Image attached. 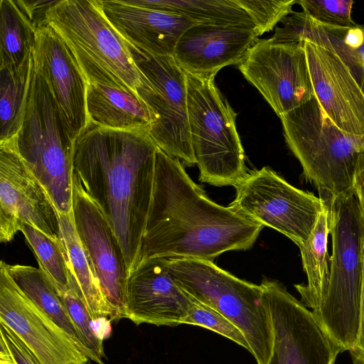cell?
Wrapping results in <instances>:
<instances>
[{
    "instance_id": "obj_15",
    "label": "cell",
    "mask_w": 364,
    "mask_h": 364,
    "mask_svg": "<svg viewBox=\"0 0 364 364\" xmlns=\"http://www.w3.org/2000/svg\"><path fill=\"white\" fill-rule=\"evenodd\" d=\"M0 322L8 326L41 364H86L89 358L70 336L15 284L0 264Z\"/></svg>"
},
{
    "instance_id": "obj_33",
    "label": "cell",
    "mask_w": 364,
    "mask_h": 364,
    "mask_svg": "<svg viewBox=\"0 0 364 364\" xmlns=\"http://www.w3.org/2000/svg\"><path fill=\"white\" fill-rule=\"evenodd\" d=\"M296 4L318 23L341 27L356 25L351 17L352 0H298Z\"/></svg>"
},
{
    "instance_id": "obj_12",
    "label": "cell",
    "mask_w": 364,
    "mask_h": 364,
    "mask_svg": "<svg viewBox=\"0 0 364 364\" xmlns=\"http://www.w3.org/2000/svg\"><path fill=\"white\" fill-rule=\"evenodd\" d=\"M260 286L269 311L274 350L281 364H334L343 352L326 333L312 311L279 282L264 280Z\"/></svg>"
},
{
    "instance_id": "obj_3",
    "label": "cell",
    "mask_w": 364,
    "mask_h": 364,
    "mask_svg": "<svg viewBox=\"0 0 364 364\" xmlns=\"http://www.w3.org/2000/svg\"><path fill=\"white\" fill-rule=\"evenodd\" d=\"M332 255L326 294L312 312L343 351L353 348L360 326L364 215L352 191L325 203Z\"/></svg>"
},
{
    "instance_id": "obj_5",
    "label": "cell",
    "mask_w": 364,
    "mask_h": 364,
    "mask_svg": "<svg viewBox=\"0 0 364 364\" xmlns=\"http://www.w3.org/2000/svg\"><path fill=\"white\" fill-rule=\"evenodd\" d=\"M11 140L57 211L70 213L75 141L46 82L35 70L34 63L23 122Z\"/></svg>"
},
{
    "instance_id": "obj_37",
    "label": "cell",
    "mask_w": 364,
    "mask_h": 364,
    "mask_svg": "<svg viewBox=\"0 0 364 364\" xmlns=\"http://www.w3.org/2000/svg\"><path fill=\"white\" fill-rule=\"evenodd\" d=\"M352 191L364 215V155L356 165L352 182Z\"/></svg>"
},
{
    "instance_id": "obj_35",
    "label": "cell",
    "mask_w": 364,
    "mask_h": 364,
    "mask_svg": "<svg viewBox=\"0 0 364 364\" xmlns=\"http://www.w3.org/2000/svg\"><path fill=\"white\" fill-rule=\"evenodd\" d=\"M16 1L38 31L48 25L46 14L50 8L56 3L57 0H16Z\"/></svg>"
},
{
    "instance_id": "obj_7",
    "label": "cell",
    "mask_w": 364,
    "mask_h": 364,
    "mask_svg": "<svg viewBox=\"0 0 364 364\" xmlns=\"http://www.w3.org/2000/svg\"><path fill=\"white\" fill-rule=\"evenodd\" d=\"M46 23L71 50L87 81L136 93L140 76L127 41L97 0H57L46 14Z\"/></svg>"
},
{
    "instance_id": "obj_2",
    "label": "cell",
    "mask_w": 364,
    "mask_h": 364,
    "mask_svg": "<svg viewBox=\"0 0 364 364\" xmlns=\"http://www.w3.org/2000/svg\"><path fill=\"white\" fill-rule=\"evenodd\" d=\"M262 228L211 200L178 159L157 149L152 199L137 263L153 257L213 261L228 251L250 249Z\"/></svg>"
},
{
    "instance_id": "obj_36",
    "label": "cell",
    "mask_w": 364,
    "mask_h": 364,
    "mask_svg": "<svg viewBox=\"0 0 364 364\" xmlns=\"http://www.w3.org/2000/svg\"><path fill=\"white\" fill-rule=\"evenodd\" d=\"M362 284L360 294V326L355 343L350 350L354 364H364V237L361 249Z\"/></svg>"
},
{
    "instance_id": "obj_14",
    "label": "cell",
    "mask_w": 364,
    "mask_h": 364,
    "mask_svg": "<svg viewBox=\"0 0 364 364\" xmlns=\"http://www.w3.org/2000/svg\"><path fill=\"white\" fill-rule=\"evenodd\" d=\"M73 213L77 233L109 309V319L124 318L129 271L119 240L97 206L74 184Z\"/></svg>"
},
{
    "instance_id": "obj_17",
    "label": "cell",
    "mask_w": 364,
    "mask_h": 364,
    "mask_svg": "<svg viewBox=\"0 0 364 364\" xmlns=\"http://www.w3.org/2000/svg\"><path fill=\"white\" fill-rule=\"evenodd\" d=\"M168 262V258H149L129 272L125 318L136 325L183 324L194 299L173 281Z\"/></svg>"
},
{
    "instance_id": "obj_13",
    "label": "cell",
    "mask_w": 364,
    "mask_h": 364,
    "mask_svg": "<svg viewBox=\"0 0 364 364\" xmlns=\"http://www.w3.org/2000/svg\"><path fill=\"white\" fill-rule=\"evenodd\" d=\"M23 223L60 241L58 213L10 139L0 143L1 242L11 241Z\"/></svg>"
},
{
    "instance_id": "obj_26",
    "label": "cell",
    "mask_w": 364,
    "mask_h": 364,
    "mask_svg": "<svg viewBox=\"0 0 364 364\" xmlns=\"http://www.w3.org/2000/svg\"><path fill=\"white\" fill-rule=\"evenodd\" d=\"M33 69V53L18 66L0 68V143L14 138L22 126Z\"/></svg>"
},
{
    "instance_id": "obj_32",
    "label": "cell",
    "mask_w": 364,
    "mask_h": 364,
    "mask_svg": "<svg viewBox=\"0 0 364 364\" xmlns=\"http://www.w3.org/2000/svg\"><path fill=\"white\" fill-rule=\"evenodd\" d=\"M254 21L259 36L272 31L276 24L293 12L296 0H233Z\"/></svg>"
},
{
    "instance_id": "obj_38",
    "label": "cell",
    "mask_w": 364,
    "mask_h": 364,
    "mask_svg": "<svg viewBox=\"0 0 364 364\" xmlns=\"http://www.w3.org/2000/svg\"><path fill=\"white\" fill-rule=\"evenodd\" d=\"M110 319L107 317H102L97 319L92 320L91 324L94 333L98 338L104 341L110 333Z\"/></svg>"
},
{
    "instance_id": "obj_11",
    "label": "cell",
    "mask_w": 364,
    "mask_h": 364,
    "mask_svg": "<svg viewBox=\"0 0 364 364\" xmlns=\"http://www.w3.org/2000/svg\"><path fill=\"white\" fill-rule=\"evenodd\" d=\"M238 68L279 118L314 97L304 43L257 40Z\"/></svg>"
},
{
    "instance_id": "obj_28",
    "label": "cell",
    "mask_w": 364,
    "mask_h": 364,
    "mask_svg": "<svg viewBox=\"0 0 364 364\" xmlns=\"http://www.w3.org/2000/svg\"><path fill=\"white\" fill-rule=\"evenodd\" d=\"M36 33L16 0H0V68L18 66L32 54Z\"/></svg>"
},
{
    "instance_id": "obj_8",
    "label": "cell",
    "mask_w": 364,
    "mask_h": 364,
    "mask_svg": "<svg viewBox=\"0 0 364 364\" xmlns=\"http://www.w3.org/2000/svg\"><path fill=\"white\" fill-rule=\"evenodd\" d=\"M186 75L189 128L199 180L235 186L247 173L237 114L214 79Z\"/></svg>"
},
{
    "instance_id": "obj_34",
    "label": "cell",
    "mask_w": 364,
    "mask_h": 364,
    "mask_svg": "<svg viewBox=\"0 0 364 364\" xmlns=\"http://www.w3.org/2000/svg\"><path fill=\"white\" fill-rule=\"evenodd\" d=\"M0 336L16 364H41L28 347L8 326L1 322Z\"/></svg>"
},
{
    "instance_id": "obj_29",
    "label": "cell",
    "mask_w": 364,
    "mask_h": 364,
    "mask_svg": "<svg viewBox=\"0 0 364 364\" xmlns=\"http://www.w3.org/2000/svg\"><path fill=\"white\" fill-rule=\"evenodd\" d=\"M20 231L34 252L39 268L60 296L69 291L75 279L70 269L61 240H53L27 223L22 224Z\"/></svg>"
},
{
    "instance_id": "obj_23",
    "label": "cell",
    "mask_w": 364,
    "mask_h": 364,
    "mask_svg": "<svg viewBox=\"0 0 364 364\" xmlns=\"http://www.w3.org/2000/svg\"><path fill=\"white\" fill-rule=\"evenodd\" d=\"M330 234L328 208L320 213L315 226L306 241L298 245L304 270L307 277L306 284H296L302 303L312 311L323 299L329 280L330 257L328 253V237Z\"/></svg>"
},
{
    "instance_id": "obj_27",
    "label": "cell",
    "mask_w": 364,
    "mask_h": 364,
    "mask_svg": "<svg viewBox=\"0 0 364 364\" xmlns=\"http://www.w3.org/2000/svg\"><path fill=\"white\" fill-rule=\"evenodd\" d=\"M125 3L176 14L199 23L241 25L256 28L252 18L233 0H129Z\"/></svg>"
},
{
    "instance_id": "obj_21",
    "label": "cell",
    "mask_w": 364,
    "mask_h": 364,
    "mask_svg": "<svg viewBox=\"0 0 364 364\" xmlns=\"http://www.w3.org/2000/svg\"><path fill=\"white\" fill-rule=\"evenodd\" d=\"M277 26L272 43L310 41L335 53L364 92V26L341 27L317 22L304 11L285 16Z\"/></svg>"
},
{
    "instance_id": "obj_25",
    "label": "cell",
    "mask_w": 364,
    "mask_h": 364,
    "mask_svg": "<svg viewBox=\"0 0 364 364\" xmlns=\"http://www.w3.org/2000/svg\"><path fill=\"white\" fill-rule=\"evenodd\" d=\"M3 263L18 288L64 331L85 354L61 296L42 270L32 266L11 265L4 261Z\"/></svg>"
},
{
    "instance_id": "obj_16",
    "label": "cell",
    "mask_w": 364,
    "mask_h": 364,
    "mask_svg": "<svg viewBox=\"0 0 364 364\" xmlns=\"http://www.w3.org/2000/svg\"><path fill=\"white\" fill-rule=\"evenodd\" d=\"M35 70L46 82L75 141L89 124L87 79L65 42L49 26L37 31L33 50Z\"/></svg>"
},
{
    "instance_id": "obj_20",
    "label": "cell",
    "mask_w": 364,
    "mask_h": 364,
    "mask_svg": "<svg viewBox=\"0 0 364 364\" xmlns=\"http://www.w3.org/2000/svg\"><path fill=\"white\" fill-rule=\"evenodd\" d=\"M107 18L128 42L156 55L173 57L178 41L199 23L182 16L128 4L97 0Z\"/></svg>"
},
{
    "instance_id": "obj_6",
    "label": "cell",
    "mask_w": 364,
    "mask_h": 364,
    "mask_svg": "<svg viewBox=\"0 0 364 364\" xmlns=\"http://www.w3.org/2000/svg\"><path fill=\"white\" fill-rule=\"evenodd\" d=\"M168 272L194 299L223 314L242 332L257 364L269 363L274 336L260 285L240 279L206 259H169Z\"/></svg>"
},
{
    "instance_id": "obj_4",
    "label": "cell",
    "mask_w": 364,
    "mask_h": 364,
    "mask_svg": "<svg viewBox=\"0 0 364 364\" xmlns=\"http://www.w3.org/2000/svg\"><path fill=\"white\" fill-rule=\"evenodd\" d=\"M280 119L287 146L324 203L350 192L356 165L364 155V136L339 129L315 96Z\"/></svg>"
},
{
    "instance_id": "obj_18",
    "label": "cell",
    "mask_w": 364,
    "mask_h": 364,
    "mask_svg": "<svg viewBox=\"0 0 364 364\" xmlns=\"http://www.w3.org/2000/svg\"><path fill=\"white\" fill-rule=\"evenodd\" d=\"M314 96L343 132L364 136V92L348 68L332 50L304 42Z\"/></svg>"
},
{
    "instance_id": "obj_22",
    "label": "cell",
    "mask_w": 364,
    "mask_h": 364,
    "mask_svg": "<svg viewBox=\"0 0 364 364\" xmlns=\"http://www.w3.org/2000/svg\"><path fill=\"white\" fill-rule=\"evenodd\" d=\"M87 82L89 123L113 129H149L152 114L136 93L113 85Z\"/></svg>"
},
{
    "instance_id": "obj_30",
    "label": "cell",
    "mask_w": 364,
    "mask_h": 364,
    "mask_svg": "<svg viewBox=\"0 0 364 364\" xmlns=\"http://www.w3.org/2000/svg\"><path fill=\"white\" fill-rule=\"evenodd\" d=\"M85 355L97 364H104L103 341L92 328V317L75 280L72 288L60 296Z\"/></svg>"
},
{
    "instance_id": "obj_39",
    "label": "cell",
    "mask_w": 364,
    "mask_h": 364,
    "mask_svg": "<svg viewBox=\"0 0 364 364\" xmlns=\"http://www.w3.org/2000/svg\"><path fill=\"white\" fill-rule=\"evenodd\" d=\"M0 364H16L10 356L4 343L1 341Z\"/></svg>"
},
{
    "instance_id": "obj_40",
    "label": "cell",
    "mask_w": 364,
    "mask_h": 364,
    "mask_svg": "<svg viewBox=\"0 0 364 364\" xmlns=\"http://www.w3.org/2000/svg\"><path fill=\"white\" fill-rule=\"evenodd\" d=\"M268 364H281L280 360L278 358V355L276 353V352L274 351V350L273 355H272Z\"/></svg>"
},
{
    "instance_id": "obj_31",
    "label": "cell",
    "mask_w": 364,
    "mask_h": 364,
    "mask_svg": "<svg viewBox=\"0 0 364 364\" xmlns=\"http://www.w3.org/2000/svg\"><path fill=\"white\" fill-rule=\"evenodd\" d=\"M183 324L198 326L215 332L236 343L251 353L245 336L236 326L216 310L196 299Z\"/></svg>"
},
{
    "instance_id": "obj_19",
    "label": "cell",
    "mask_w": 364,
    "mask_h": 364,
    "mask_svg": "<svg viewBox=\"0 0 364 364\" xmlns=\"http://www.w3.org/2000/svg\"><path fill=\"white\" fill-rule=\"evenodd\" d=\"M258 36L256 28L245 26L197 23L182 35L173 58L186 73L215 79L224 67L239 65Z\"/></svg>"
},
{
    "instance_id": "obj_10",
    "label": "cell",
    "mask_w": 364,
    "mask_h": 364,
    "mask_svg": "<svg viewBox=\"0 0 364 364\" xmlns=\"http://www.w3.org/2000/svg\"><path fill=\"white\" fill-rule=\"evenodd\" d=\"M235 188L229 208L282 233L297 246L308 240L325 207L319 196L293 186L267 166L247 173Z\"/></svg>"
},
{
    "instance_id": "obj_9",
    "label": "cell",
    "mask_w": 364,
    "mask_h": 364,
    "mask_svg": "<svg viewBox=\"0 0 364 364\" xmlns=\"http://www.w3.org/2000/svg\"><path fill=\"white\" fill-rule=\"evenodd\" d=\"M126 41L140 76L136 92L153 116L151 138L167 155L193 166L186 73L173 57L156 55Z\"/></svg>"
},
{
    "instance_id": "obj_24",
    "label": "cell",
    "mask_w": 364,
    "mask_h": 364,
    "mask_svg": "<svg viewBox=\"0 0 364 364\" xmlns=\"http://www.w3.org/2000/svg\"><path fill=\"white\" fill-rule=\"evenodd\" d=\"M58 220L60 240L70 269L92 320L102 317L109 318V309L94 268L77 233L73 210L69 214L58 213Z\"/></svg>"
},
{
    "instance_id": "obj_1",
    "label": "cell",
    "mask_w": 364,
    "mask_h": 364,
    "mask_svg": "<svg viewBox=\"0 0 364 364\" xmlns=\"http://www.w3.org/2000/svg\"><path fill=\"white\" fill-rule=\"evenodd\" d=\"M149 129L90 122L74 145L73 183L112 228L129 272L138 261L154 189L158 146Z\"/></svg>"
}]
</instances>
